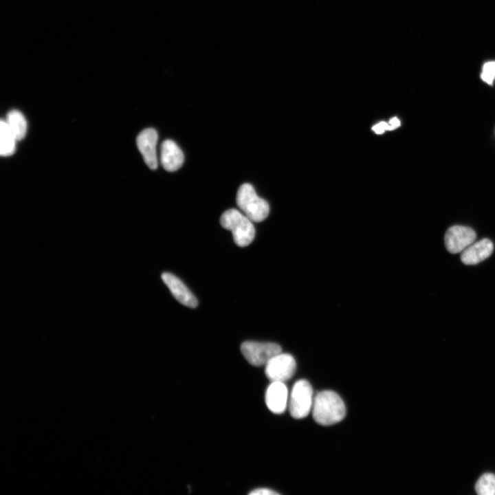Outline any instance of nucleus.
<instances>
[{"mask_svg": "<svg viewBox=\"0 0 495 495\" xmlns=\"http://www.w3.org/2000/svg\"><path fill=\"white\" fill-rule=\"evenodd\" d=\"M312 415L318 424L329 426L342 421L346 415V407L342 398L334 391L323 390L316 395Z\"/></svg>", "mask_w": 495, "mask_h": 495, "instance_id": "nucleus-1", "label": "nucleus"}, {"mask_svg": "<svg viewBox=\"0 0 495 495\" xmlns=\"http://www.w3.org/2000/svg\"><path fill=\"white\" fill-rule=\"evenodd\" d=\"M223 228L230 230L234 243L239 247H245L251 243L255 235L252 221L236 209L232 208L224 212L220 219Z\"/></svg>", "mask_w": 495, "mask_h": 495, "instance_id": "nucleus-2", "label": "nucleus"}, {"mask_svg": "<svg viewBox=\"0 0 495 495\" xmlns=\"http://www.w3.org/2000/svg\"><path fill=\"white\" fill-rule=\"evenodd\" d=\"M236 201L238 207L252 221L261 222L268 216V203L256 195L250 184H243L239 187Z\"/></svg>", "mask_w": 495, "mask_h": 495, "instance_id": "nucleus-3", "label": "nucleus"}, {"mask_svg": "<svg viewBox=\"0 0 495 495\" xmlns=\"http://www.w3.org/2000/svg\"><path fill=\"white\" fill-rule=\"evenodd\" d=\"M314 399L309 382L305 380L297 381L294 384L289 399L290 415L295 419L307 417L312 410Z\"/></svg>", "mask_w": 495, "mask_h": 495, "instance_id": "nucleus-4", "label": "nucleus"}, {"mask_svg": "<svg viewBox=\"0 0 495 495\" xmlns=\"http://www.w3.org/2000/svg\"><path fill=\"white\" fill-rule=\"evenodd\" d=\"M241 351L246 360L255 366L265 365L274 356L282 352L280 345L273 342L246 341Z\"/></svg>", "mask_w": 495, "mask_h": 495, "instance_id": "nucleus-5", "label": "nucleus"}, {"mask_svg": "<svg viewBox=\"0 0 495 495\" xmlns=\"http://www.w3.org/2000/svg\"><path fill=\"white\" fill-rule=\"evenodd\" d=\"M265 366V375L271 382H285L294 375L296 369L294 357L282 352L274 356Z\"/></svg>", "mask_w": 495, "mask_h": 495, "instance_id": "nucleus-6", "label": "nucleus"}, {"mask_svg": "<svg viewBox=\"0 0 495 495\" xmlns=\"http://www.w3.org/2000/svg\"><path fill=\"white\" fill-rule=\"evenodd\" d=\"M476 239L475 231L470 227L464 226H453L450 227L444 236L445 245L447 250L452 254L463 251Z\"/></svg>", "mask_w": 495, "mask_h": 495, "instance_id": "nucleus-7", "label": "nucleus"}, {"mask_svg": "<svg viewBox=\"0 0 495 495\" xmlns=\"http://www.w3.org/2000/svg\"><path fill=\"white\" fill-rule=\"evenodd\" d=\"M158 135L157 131L148 128L140 133L137 137V146L146 164L151 169H156L158 165L156 153V144Z\"/></svg>", "mask_w": 495, "mask_h": 495, "instance_id": "nucleus-8", "label": "nucleus"}, {"mask_svg": "<svg viewBox=\"0 0 495 495\" xmlns=\"http://www.w3.org/2000/svg\"><path fill=\"white\" fill-rule=\"evenodd\" d=\"M288 390L282 382H272L265 393V403L272 412L283 413L287 406Z\"/></svg>", "mask_w": 495, "mask_h": 495, "instance_id": "nucleus-9", "label": "nucleus"}, {"mask_svg": "<svg viewBox=\"0 0 495 495\" xmlns=\"http://www.w3.org/2000/svg\"><path fill=\"white\" fill-rule=\"evenodd\" d=\"M494 251V244L489 239L473 242L461 254V260L465 265H476L488 258Z\"/></svg>", "mask_w": 495, "mask_h": 495, "instance_id": "nucleus-10", "label": "nucleus"}, {"mask_svg": "<svg viewBox=\"0 0 495 495\" xmlns=\"http://www.w3.org/2000/svg\"><path fill=\"white\" fill-rule=\"evenodd\" d=\"M162 279L167 285L171 294L181 304L195 308L197 306V300L192 292L177 276L168 272L162 274Z\"/></svg>", "mask_w": 495, "mask_h": 495, "instance_id": "nucleus-11", "label": "nucleus"}, {"mask_svg": "<svg viewBox=\"0 0 495 495\" xmlns=\"http://www.w3.org/2000/svg\"><path fill=\"white\" fill-rule=\"evenodd\" d=\"M161 163L167 171L178 170L183 164L184 154L177 144L171 140L164 141L161 146Z\"/></svg>", "mask_w": 495, "mask_h": 495, "instance_id": "nucleus-12", "label": "nucleus"}, {"mask_svg": "<svg viewBox=\"0 0 495 495\" xmlns=\"http://www.w3.org/2000/svg\"><path fill=\"white\" fill-rule=\"evenodd\" d=\"M5 121L17 141L24 138L27 133V122L21 111L11 110L8 113Z\"/></svg>", "mask_w": 495, "mask_h": 495, "instance_id": "nucleus-13", "label": "nucleus"}, {"mask_svg": "<svg viewBox=\"0 0 495 495\" xmlns=\"http://www.w3.org/2000/svg\"><path fill=\"white\" fill-rule=\"evenodd\" d=\"M17 142L14 135L8 128L5 120L0 122V154L3 157L12 155L16 148Z\"/></svg>", "mask_w": 495, "mask_h": 495, "instance_id": "nucleus-14", "label": "nucleus"}, {"mask_svg": "<svg viewBox=\"0 0 495 495\" xmlns=\"http://www.w3.org/2000/svg\"><path fill=\"white\" fill-rule=\"evenodd\" d=\"M475 490L479 495H495V474H483L476 481Z\"/></svg>", "mask_w": 495, "mask_h": 495, "instance_id": "nucleus-15", "label": "nucleus"}, {"mask_svg": "<svg viewBox=\"0 0 495 495\" xmlns=\"http://www.w3.org/2000/svg\"><path fill=\"white\" fill-rule=\"evenodd\" d=\"M481 77L483 81L492 85L495 78V62H487L483 67Z\"/></svg>", "mask_w": 495, "mask_h": 495, "instance_id": "nucleus-16", "label": "nucleus"}, {"mask_svg": "<svg viewBox=\"0 0 495 495\" xmlns=\"http://www.w3.org/2000/svg\"><path fill=\"white\" fill-rule=\"evenodd\" d=\"M251 495H277L278 492L268 488H258L250 492Z\"/></svg>", "mask_w": 495, "mask_h": 495, "instance_id": "nucleus-17", "label": "nucleus"}, {"mask_svg": "<svg viewBox=\"0 0 495 495\" xmlns=\"http://www.w3.org/2000/svg\"><path fill=\"white\" fill-rule=\"evenodd\" d=\"M373 131L377 134H382L385 131L388 130V123L385 122H380V123L374 125L372 128Z\"/></svg>", "mask_w": 495, "mask_h": 495, "instance_id": "nucleus-18", "label": "nucleus"}, {"mask_svg": "<svg viewBox=\"0 0 495 495\" xmlns=\"http://www.w3.org/2000/svg\"><path fill=\"white\" fill-rule=\"evenodd\" d=\"M400 121L399 120L394 117L391 118L388 122V131H392L395 129L396 128L399 127L400 126Z\"/></svg>", "mask_w": 495, "mask_h": 495, "instance_id": "nucleus-19", "label": "nucleus"}]
</instances>
